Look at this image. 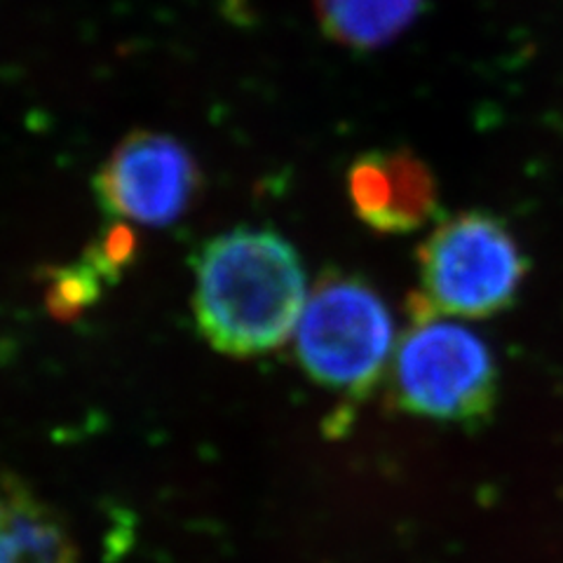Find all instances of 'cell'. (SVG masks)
<instances>
[{
  "mask_svg": "<svg viewBox=\"0 0 563 563\" xmlns=\"http://www.w3.org/2000/svg\"><path fill=\"white\" fill-rule=\"evenodd\" d=\"M420 0H317V12L333 41L374 49L407 29Z\"/></svg>",
  "mask_w": 563,
  "mask_h": 563,
  "instance_id": "cell-8",
  "label": "cell"
},
{
  "mask_svg": "<svg viewBox=\"0 0 563 563\" xmlns=\"http://www.w3.org/2000/svg\"><path fill=\"white\" fill-rule=\"evenodd\" d=\"M393 314L383 298L355 277L324 279L296 327V350L308 376L350 395L372 387L393 352Z\"/></svg>",
  "mask_w": 563,
  "mask_h": 563,
  "instance_id": "cell-4",
  "label": "cell"
},
{
  "mask_svg": "<svg viewBox=\"0 0 563 563\" xmlns=\"http://www.w3.org/2000/svg\"><path fill=\"white\" fill-rule=\"evenodd\" d=\"M306 303L303 263L277 233L238 228L205 246L192 308L205 339L225 355L252 357L285 343Z\"/></svg>",
  "mask_w": 563,
  "mask_h": 563,
  "instance_id": "cell-1",
  "label": "cell"
},
{
  "mask_svg": "<svg viewBox=\"0 0 563 563\" xmlns=\"http://www.w3.org/2000/svg\"><path fill=\"white\" fill-rule=\"evenodd\" d=\"M198 184L196 163L179 141L139 132L113 151L97 176V196L113 217L141 225L179 219Z\"/></svg>",
  "mask_w": 563,
  "mask_h": 563,
  "instance_id": "cell-5",
  "label": "cell"
},
{
  "mask_svg": "<svg viewBox=\"0 0 563 563\" xmlns=\"http://www.w3.org/2000/svg\"><path fill=\"white\" fill-rule=\"evenodd\" d=\"M0 563H80L59 515L35 493L0 474Z\"/></svg>",
  "mask_w": 563,
  "mask_h": 563,
  "instance_id": "cell-7",
  "label": "cell"
},
{
  "mask_svg": "<svg viewBox=\"0 0 563 563\" xmlns=\"http://www.w3.org/2000/svg\"><path fill=\"white\" fill-rule=\"evenodd\" d=\"M347 186L360 219L380 233H411L432 219L439 205L432 169L409 151L360 157Z\"/></svg>",
  "mask_w": 563,
  "mask_h": 563,
  "instance_id": "cell-6",
  "label": "cell"
},
{
  "mask_svg": "<svg viewBox=\"0 0 563 563\" xmlns=\"http://www.w3.org/2000/svg\"><path fill=\"white\" fill-rule=\"evenodd\" d=\"M418 258L422 301L416 303V320L503 312L515 303L528 268L507 225L484 211L444 221Z\"/></svg>",
  "mask_w": 563,
  "mask_h": 563,
  "instance_id": "cell-2",
  "label": "cell"
},
{
  "mask_svg": "<svg viewBox=\"0 0 563 563\" xmlns=\"http://www.w3.org/2000/svg\"><path fill=\"white\" fill-rule=\"evenodd\" d=\"M393 387L404 411L474 428L496 409L498 368L477 333L426 317L395 352Z\"/></svg>",
  "mask_w": 563,
  "mask_h": 563,
  "instance_id": "cell-3",
  "label": "cell"
}]
</instances>
